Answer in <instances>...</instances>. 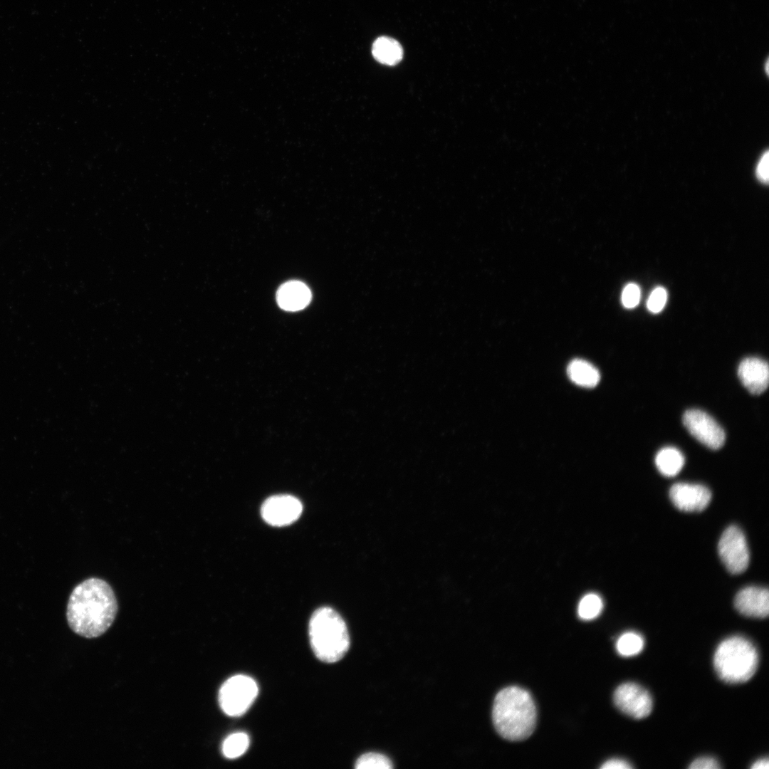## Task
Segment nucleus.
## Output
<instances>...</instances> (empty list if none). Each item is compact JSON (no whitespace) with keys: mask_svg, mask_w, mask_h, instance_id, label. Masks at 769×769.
<instances>
[{"mask_svg":"<svg viewBox=\"0 0 769 769\" xmlns=\"http://www.w3.org/2000/svg\"><path fill=\"white\" fill-rule=\"evenodd\" d=\"M117 609V602L110 585L100 578L90 577L76 585L70 593L66 619L68 626L75 634L94 638L110 628Z\"/></svg>","mask_w":769,"mask_h":769,"instance_id":"nucleus-1","label":"nucleus"},{"mask_svg":"<svg viewBox=\"0 0 769 769\" xmlns=\"http://www.w3.org/2000/svg\"><path fill=\"white\" fill-rule=\"evenodd\" d=\"M536 708L530 693L519 686H508L495 697L492 720L498 733L503 738L522 741L533 732Z\"/></svg>","mask_w":769,"mask_h":769,"instance_id":"nucleus-2","label":"nucleus"},{"mask_svg":"<svg viewBox=\"0 0 769 769\" xmlns=\"http://www.w3.org/2000/svg\"><path fill=\"white\" fill-rule=\"evenodd\" d=\"M308 632L312 649L323 662L338 661L349 649L350 637L346 624L331 607H320L313 612Z\"/></svg>","mask_w":769,"mask_h":769,"instance_id":"nucleus-3","label":"nucleus"},{"mask_svg":"<svg viewBox=\"0 0 769 769\" xmlns=\"http://www.w3.org/2000/svg\"><path fill=\"white\" fill-rule=\"evenodd\" d=\"M758 664L755 647L748 639L733 636L723 640L716 649L713 666L718 676L730 684L743 683L755 674Z\"/></svg>","mask_w":769,"mask_h":769,"instance_id":"nucleus-4","label":"nucleus"},{"mask_svg":"<svg viewBox=\"0 0 769 769\" xmlns=\"http://www.w3.org/2000/svg\"><path fill=\"white\" fill-rule=\"evenodd\" d=\"M258 688L251 677L239 674L227 679L220 688L219 703L230 716H240L249 708L257 696Z\"/></svg>","mask_w":769,"mask_h":769,"instance_id":"nucleus-5","label":"nucleus"},{"mask_svg":"<svg viewBox=\"0 0 769 769\" xmlns=\"http://www.w3.org/2000/svg\"><path fill=\"white\" fill-rule=\"evenodd\" d=\"M719 557L726 568L732 574H739L746 570L750 555L747 541L743 531L736 525L728 527L722 533L718 544Z\"/></svg>","mask_w":769,"mask_h":769,"instance_id":"nucleus-6","label":"nucleus"},{"mask_svg":"<svg viewBox=\"0 0 769 769\" xmlns=\"http://www.w3.org/2000/svg\"><path fill=\"white\" fill-rule=\"evenodd\" d=\"M683 423L695 439L709 449L716 450L723 445L726 439L723 429L706 412L689 409L683 415Z\"/></svg>","mask_w":769,"mask_h":769,"instance_id":"nucleus-7","label":"nucleus"},{"mask_svg":"<svg viewBox=\"0 0 769 769\" xmlns=\"http://www.w3.org/2000/svg\"><path fill=\"white\" fill-rule=\"evenodd\" d=\"M614 702L624 713L637 718L649 715L652 699L649 693L640 685L627 682L619 685L614 693Z\"/></svg>","mask_w":769,"mask_h":769,"instance_id":"nucleus-8","label":"nucleus"},{"mask_svg":"<svg viewBox=\"0 0 769 769\" xmlns=\"http://www.w3.org/2000/svg\"><path fill=\"white\" fill-rule=\"evenodd\" d=\"M302 511V503L297 498L281 494L268 498L262 504L261 513L267 523L281 527L295 522Z\"/></svg>","mask_w":769,"mask_h":769,"instance_id":"nucleus-9","label":"nucleus"},{"mask_svg":"<svg viewBox=\"0 0 769 769\" xmlns=\"http://www.w3.org/2000/svg\"><path fill=\"white\" fill-rule=\"evenodd\" d=\"M669 497L678 509L686 512H697L703 511L708 505L711 493L703 485L677 483L671 487Z\"/></svg>","mask_w":769,"mask_h":769,"instance_id":"nucleus-10","label":"nucleus"},{"mask_svg":"<svg viewBox=\"0 0 769 769\" xmlns=\"http://www.w3.org/2000/svg\"><path fill=\"white\" fill-rule=\"evenodd\" d=\"M738 376L743 385L753 394L763 393L768 386V362L759 357L743 359L738 367Z\"/></svg>","mask_w":769,"mask_h":769,"instance_id":"nucleus-11","label":"nucleus"},{"mask_svg":"<svg viewBox=\"0 0 769 769\" xmlns=\"http://www.w3.org/2000/svg\"><path fill=\"white\" fill-rule=\"evenodd\" d=\"M734 605L745 616L764 618L769 612L768 590L754 586L743 588L736 595Z\"/></svg>","mask_w":769,"mask_h":769,"instance_id":"nucleus-12","label":"nucleus"},{"mask_svg":"<svg viewBox=\"0 0 769 769\" xmlns=\"http://www.w3.org/2000/svg\"><path fill=\"white\" fill-rule=\"evenodd\" d=\"M278 305L288 311H297L306 307L310 301L311 293L308 287L298 281L283 284L277 291Z\"/></svg>","mask_w":769,"mask_h":769,"instance_id":"nucleus-13","label":"nucleus"},{"mask_svg":"<svg viewBox=\"0 0 769 769\" xmlns=\"http://www.w3.org/2000/svg\"><path fill=\"white\" fill-rule=\"evenodd\" d=\"M567 373L571 381L584 387H594L600 380L598 370L582 359L572 360L567 366Z\"/></svg>","mask_w":769,"mask_h":769,"instance_id":"nucleus-14","label":"nucleus"},{"mask_svg":"<svg viewBox=\"0 0 769 769\" xmlns=\"http://www.w3.org/2000/svg\"><path fill=\"white\" fill-rule=\"evenodd\" d=\"M372 53L378 62L388 66L398 63L403 57V48L400 43L387 36H381L375 41Z\"/></svg>","mask_w":769,"mask_h":769,"instance_id":"nucleus-15","label":"nucleus"},{"mask_svg":"<svg viewBox=\"0 0 769 769\" xmlns=\"http://www.w3.org/2000/svg\"><path fill=\"white\" fill-rule=\"evenodd\" d=\"M655 464L662 475L672 477L677 475L682 469L684 465V456L676 448L667 446L657 452Z\"/></svg>","mask_w":769,"mask_h":769,"instance_id":"nucleus-16","label":"nucleus"},{"mask_svg":"<svg viewBox=\"0 0 769 769\" xmlns=\"http://www.w3.org/2000/svg\"><path fill=\"white\" fill-rule=\"evenodd\" d=\"M644 646L643 637L634 632L622 634L617 640L616 649L622 656H632L639 654Z\"/></svg>","mask_w":769,"mask_h":769,"instance_id":"nucleus-17","label":"nucleus"},{"mask_svg":"<svg viewBox=\"0 0 769 769\" xmlns=\"http://www.w3.org/2000/svg\"><path fill=\"white\" fill-rule=\"evenodd\" d=\"M249 746V738L245 733L231 734L224 741L222 752L228 758H236L243 755Z\"/></svg>","mask_w":769,"mask_h":769,"instance_id":"nucleus-18","label":"nucleus"},{"mask_svg":"<svg viewBox=\"0 0 769 769\" xmlns=\"http://www.w3.org/2000/svg\"><path fill=\"white\" fill-rule=\"evenodd\" d=\"M357 769H390L393 768L391 760L377 753H367L360 756L355 762Z\"/></svg>","mask_w":769,"mask_h":769,"instance_id":"nucleus-19","label":"nucleus"},{"mask_svg":"<svg viewBox=\"0 0 769 769\" xmlns=\"http://www.w3.org/2000/svg\"><path fill=\"white\" fill-rule=\"evenodd\" d=\"M603 603L601 598L595 594L585 595L578 605V614L582 619H592L601 612Z\"/></svg>","mask_w":769,"mask_h":769,"instance_id":"nucleus-20","label":"nucleus"},{"mask_svg":"<svg viewBox=\"0 0 769 769\" xmlns=\"http://www.w3.org/2000/svg\"><path fill=\"white\" fill-rule=\"evenodd\" d=\"M667 299V293L665 288L658 286L651 293L648 300L647 308L649 310L656 313L660 312L664 307Z\"/></svg>","mask_w":769,"mask_h":769,"instance_id":"nucleus-21","label":"nucleus"},{"mask_svg":"<svg viewBox=\"0 0 769 769\" xmlns=\"http://www.w3.org/2000/svg\"><path fill=\"white\" fill-rule=\"evenodd\" d=\"M640 299V289L635 283L627 284L622 293V303L625 308H632L637 305Z\"/></svg>","mask_w":769,"mask_h":769,"instance_id":"nucleus-22","label":"nucleus"},{"mask_svg":"<svg viewBox=\"0 0 769 769\" xmlns=\"http://www.w3.org/2000/svg\"><path fill=\"white\" fill-rule=\"evenodd\" d=\"M768 152L766 151L760 158L755 169L757 178L765 184L768 182Z\"/></svg>","mask_w":769,"mask_h":769,"instance_id":"nucleus-23","label":"nucleus"},{"mask_svg":"<svg viewBox=\"0 0 769 769\" xmlns=\"http://www.w3.org/2000/svg\"><path fill=\"white\" fill-rule=\"evenodd\" d=\"M721 766L718 762L711 757H701L694 760L689 768L691 769H717Z\"/></svg>","mask_w":769,"mask_h":769,"instance_id":"nucleus-24","label":"nucleus"},{"mask_svg":"<svg viewBox=\"0 0 769 769\" xmlns=\"http://www.w3.org/2000/svg\"><path fill=\"white\" fill-rule=\"evenodd\" d=\"M600 768L602 769H629L633 767L624 760L613 758L605 762Z\"/></svg>","mask_w":769,"mask_h":769,"instance_id":"nucleus-25","label":"nucleus"},{"mask_svg":"<svg viewBox=\"0 0 769 769\" xmlns=\"http://www.w3.org/2000/svg\"><path fill=\"white\" fill-rule=\"evenodd\" d=\"M752 769H768L769 762L768 758L757 760L750 767Z\"/></svg>","mask_w":769,"mask_h":769,"instance_id":"nucleus-26","label":"nucleus"}]
</instances>
